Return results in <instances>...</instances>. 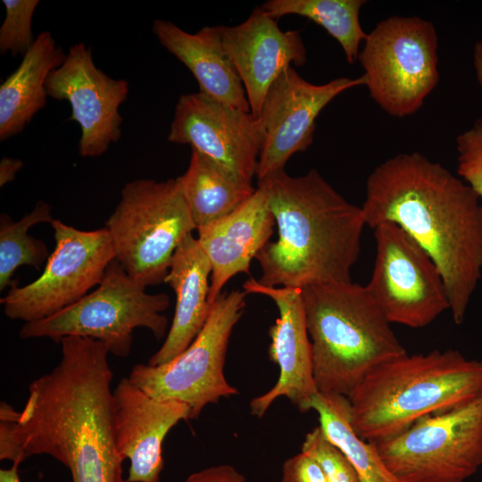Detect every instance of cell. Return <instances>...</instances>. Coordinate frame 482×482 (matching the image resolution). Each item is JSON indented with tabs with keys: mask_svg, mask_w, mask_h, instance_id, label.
I'll list each match as a JSON object with an SVG mask.
<instances>
[{
	"mask_svg": "<svg viewBox=\"0 0 482 482\" xmlns=\"http://www.w3.org/2000/svg\"><path fill=\"white\" fill-rule=\"evenodd\" d=\"M61 360L34 379L21 411L0 405V460L49 455L72 482H128L115 438L108 349L82 337L61 340Z\"/></svg>",
	"mask_w": 482,
	"mask_h": 482,
	"instance_id": "obj_1",
	"label": "cell"
},
{
	"mask_svg": "<svg viewBox=\"0 0 482 482\" xmlns=\"http://www.w3.org/2000/svg\"><path fill=\"white\" fill-rule=\"evenodd\" d=\"M362 210L366 226L394 223L428 253L461 324L482 276V204L471 187L420 153L398 154L369 175Z\"/></svg>",
	"mask_w": 482,
	"mask_h": 482,
	"instance_id": "obj_2",
	"label": "cell"
},
{
	"mask_svg": "<svg viewBox=\"0 0 482 482\" xmlns=\"http://www.w3.org/2000/svg\"><path fill=\"white\" fill-rule=\"evenodd\" d=\"M265 189L278 237L255 259L261 284L302 289L326 283L352 282L366 226L356 206L314 169L299 177L285 170L258 181Z\"/></svg>",
	"mask_w": 482,
	"mask_h": 482,
	"instance_id": "obj_3",
	"label": "cell"
},
{
	"mask_svg": "<svg viewBox=\"0 0 482 482\" xmlns=\"http://www.w3.org/2000/svg\"><path fill=\"white\" fill-rule=\"evenodd\" d=\"M480 395L482 361L453 349L406 353L374 368L348 396L351 424L361 438L378 443Z\"/></svg>",
	"mask_w": 482,
	"mask_h": 482,
	"instance_id": "obj_4",
	"label": "cell"
},
{
	"mask_svg": "<svg viewBox=\"0 0 482 482\" xmlns=\"http://www.w3.org/2000/svg\"><path fill=\"white\" fill-rule=\"evenodd\" d=\"M302 295L319 392L348 397L374 368L407 353L366 286L310 285Z\"/></svg>",
	"mask_w": 482,
	"mask_h": 482,
	"instance_id": "obj_5",
	"label": "cell"
},
{
	"mask_svg": "<svg viewBox=\"0 0 482 482\" xmlns=\"http://www.w3.org/2000/svg\"><path fill=\"white\" fill-rule=\"evenodd\" d=\"M105 228L115 259L145 288L164 283L173 253L195 229L178 178L128 182Z\"/></svg>",
	"mask_w": 482,
	"mask_h": 482,
	"instance_id": "obj_6",
	"label": "cell"
},
{
	"mask_svg": "<svg viewBox=\"0 0 482 482\" xmlns=\"http://www.w3.org/2000/svg\"><path fill=\"white\" fill-rule=\"evenodd\" d=\"M170 306L164 293L149 294L114 259L97 287L78 302L40 320L24 323L21 338L90 337L102 342L109 353L127 357L136 328L149 329L160 339L167 330L163 312Z\"/></svg>",
	"mask_w": 482,
	"mask_h": 482,
	"instance_id": "obj_7",
	"label": "cell"
},
{
	"mask_svg": "<svg viewBox=\"0 0 482 482\" xmlns=\"http://www.w3.org/2000/svg\"><path fill=\"white\" fill-rule=\"evenodd\" d=\"M438 37L434 24L418 16H392L367 33L358 59L364 85L389 115L418 112L436 87Z\"/></svg>",
	"mask_w": 482,
	"mask_h": 482,
	"instance_id": "obj_8",
	"label": "cell"
},
{
	"mask_svg": "<svg viewBox=\"0 0 482 482\" xmlns=\"http://www.w3.org/2000/svg\"><path fill=\"white\" fill-rule=\"evenodd\" d=\"M375 444L399 482H463L482 467V395Z\"/></svg>",
	"mask_w": 482,
	"mask_h": 482,
	"instance_id": "obj_9",
	"label": "cell"
},
{
	"mask_svg": "<svg viewBox=\"0 0 482 482\" xmlns=\"http://www.w3.org/2000/svg\"><path fill=\"white\" fill-rule=\"evenodd\" d=\"M245 291L222 292L211 304L207 320L189 346L167 363L132 367L128 378L152 397L186 403L191 420L209 403L238 394L224 375L231 332L245 305Z\"/></svg>",
	"mask_w": 482,
	"mask_h": 482,
	"instance_id": "obj_10",
	"label": "cell"
},
{
	"mask_svg": "<svg viewBox=\"0 0 482 482\" xmlns=\"http://www.w3.org/2000/svg\"><path fill=\"white\" fill-rule=\"evenodd\" d=\"M51 226L55 247L42 274L26 286L12 285L0 300L11 320H40L73 304L99 285L115 259L105 227L80 230L54 219Z\"/></svg>",
	"mask_w": 482,
	"mask_h": 482,
	"instance_id": "obj_11",
	"label": "cell"
},
{
	"mask_svg": "<svg viewBox=\"0 0 482 482\" xmlns=\"http://www.w3.org/2000/svg\"><path fill=\"white\" fill-rule=\"evenodd\" d=\"M373 229L376 256L366 287L389 322L424 328L450 310L442 275L419 244L394 223Z\"/></svg>",
	"mask_w": 482,
	"mask_h": 482,
	"instance_id": "obj_12",
	"label": "cell"
},
{
	"mask_svg": "<svg viewBox=\"0 0 482 482\" xmlns=\"http://www.w3.org/2000/svg\"><path fill=\"white\" fill-rule=\"evenodd\" d=\"M362 85V76L312 84L292 67L286 70L270 87L259 116L264 139L256 170L258 181L283 170L292 155L305 151L313 141L315 121L321 111L341 93Z\"/></svg>",
	"mask_w": 482,
	"mask_h": 482,
	"instance_id": "obj_13",
	"label": "cell"
},
{
	"mask_svg": "<svg viewBox=\"0 0 482 482\" xmlns=\"http://www.w3.org/2000/svg\"><path fill=\"white\" fill-rule=\"evenodd\" d=\"M264 139L259 118L198 93L182 95L168 141L189 145L245 182L252 183Z\"/></svg>",
	"mask_w": 482,
	"mask_h": 482,
	"instance_id": "obj_14",
	"label": "cell"
},
{
	"mask_svg": "<svg viewBox=\"0 0 482 482\" xmlns=\"http://www.w3.org/2000/svg\"><path fill=\"white\" fill-rule=\"evenodd\" d=\"M46 87L48 96L71 104L70 120L80 128L82 157H98L120 139V107L128 97L129 83L97 68L90 46H71L64 62L48 76Z\"/></svg>",
	"mask_w": 482,
	"mask_h": 482,
	"instance_id": "obj_15",
	"label": "cell"
},
{
	"mask_svg": "<svg viewBox=\"0 0 482 482\" xmlns=\"http://www.w3.org/2000/svg\"><path fill=\"white\" fill-rule=\"evenodd\" d=\"M246 294L263 295L274 301L279 317L270 328L268 353L279 368V376L268 392L252 399L251 413L262 418L278 398L285 396L301 412L311 410L319 392L313 375L312 344L303 308L302 289L268 287L250 278L243 285Z\"/></svg>",
	"mask_w": 482,
	"mask_h": 482,
	"instance_id": "obj_16",
	"label": "cell"
},
{
	"mask_svg": "<svg viewBox=\"0 0 482 482\" xmlns=\"http://www.w3.org/2000/svg\"><path fill=\"white\" fill-rule=\"evenodd\" d=\"M115 438L120 457L129 461L128 482H160L162 444L181 420H191L184 402L152 397L123 378L113 389Z\"/></svg>",
	"mask_w": 482,
	"mask_h": 482,
	"instance_id": "obj_17",
	"label": "cell"
},
{
	"mask_svg": "<svg viewBox=\"0 0 482 482\" xmlns=\"http://www.w3.org/2000/svg\"><path fill=\"white\" fill-rule=\"evenodd\" d=\"M223 48L241 79L251 112L259 118L266 96L291 64L303 66L306 49L298 30L283 31L256 7L242 23L220 26Z\"/></svg>",
	"mask_w": 482,
	"mask_h": 482,
	"instance_id": "obj_18",
	"label": "cell"
},
{
	"mask_svg": "<svg viewBox=\"0 0 482 482\" xmlns=\"http://www.w3.org/2000/svg\"><path fill=\"white\" fill-rule=\"evenodd\" d=\"M275 224L265 189L258 186L253 195L232 212L196 229L198 242L212 267L210 305L231 278L249 273L252 260L270 242Z\"/></svg>",
	"mask_w": 482,
	"mask_h": 482,
	"instance_id": "obj_19",
	"label": "cell"
},
{
	"mask_svg": "<svg viewBox=\"0 0 482 482\" xmlns=\"http://www.w3.org/2000/svg\"><path fill=\"white\" fill-rule=\"evenodd\" d=\"M210 262L198 239L188 235L178 246L164 279L176 294V306L167 337L149 359L151 366L173 360L194 341L210 311Z\"/></svg>",
	"mask_w": 482,
	"mask_h": 482,
	"instance_id": "obj_20",
	"label": "cell"
},
{
	"mask_svg": "<svg viewBox=\"0 0 482 482\" xmlns=\"http://www.w3.org/2000/svg\"><path fill=\"white\" fill-rule=\"evenodd\" d=\"M153 32L159 43L191 71L200 93L251 112L241 79L223 48L220 26H205L188 33L170 21L158 19L153 23Z\"/></svg>",
	"mask_w": 482,
	"mask_h": 482,
	"instance_id": "obj_21",
	"label": "cell"
},
{
	"mask_svg": "<svg viewBox=\"0 0 482 482\" xmlns=\"http://www.w3.org/2000/svg\"><path fill=\"white\" fill-rule=\"evenodd\" d=\"M50 31L41 32L0 86V140L21 133L45 106L46 80L65 60Z\"/></svg>",
	"mask_w": 482,
	"mask_h": 482,
	"instance_id": "obj_22",
	"label": "cell"
},
{
	"mask_svg": "<svg viewBox=\"0 0 482 482\" xmlns=\"http://www.w3.org/2000/svg\"><path fill=\"white\" fill-rule=\"evenodd\" d=\"M195 229L232 212L256 188L195 150L178 177Z\"/></svg>",
	"mask_w": 482,
	"mask_h": 482,
	"instance_id": "obj_23",
	"label": "cell"
},
{
	"mask_svg": "<svg viewBox=\"0 0 482 482\" xmlns=\"http://www.w3.org/2000/svg\"><path fill=\"white\" fill-rule=\"evenodd\" d=\"M310 407L318 413L326 436L350 461L360 482H399L386 467L376 444L363 440L353 429L348 397L318 392Z\"/></svg>",
	"mask_w": 482,
	"mask_h": 482,
	"instance_id": "obj_24",
	"label": "cell"
},
{
	"mask_svg": "<svg viewBox=\"0 0 482 482\" xmlns=\"http://www.w3.org/2000/svg\"><path fill=\"white\" fill-rule=\"evenodd\" d=\"M364 0H269L261 7L274 20L295 14L322 27L341 46L347 62L358 59L367 37L360 22Z\"/></svg>",
	"mask_w": 482,
	"mask_h": 482,
	"instance_id": "obj_25",
	"label": "cell"
},
{
	"mask_svg": "<svg viewBox=\"0 0 482 482\" xmlns=\"http://www.w3.org/2000/svg\"><path fill=\"white\" fill-rule=\"evenodd\" d=\"M54 220L51 207L39 202L20 220H12L6 213L0 216V290L15 284V270L22 266L40 270L50 254L46 245L30 235L29 229L36 224Z\"/></svg>",
	"mask_w": 482,
	"mask_h": 482,
	"instance_id": "obj_26",
	"label": "cell"
},
{
	"mask_svg": "<svg viewBox=\"0 0 482 482\" xmlns=\"http://www.w3.org/2000/svg\"><path fill=\"white\" fill-rule=\"evenodd\" d=\"M5 17L0 27V53L22 57L36 38L32 34V19L38 0H3Z\"/></svg>",
	"mask_w": 482,
	"mask_h": 482,
	"instance_id": "obj_27",
	"label": "cell"
},
{
	"mask_svg": "<svg viewBox=\"0 0 482 482\" xmlns=\"http://www.w3.org/2000/svg\"><path fill=\"white\" fill-rule=\"evenodd\" d=\"M301 452L318 462L328 482H360L350 461L326 436L320 426L315 427L305 435Z\"/></svg>",
	"mask_w": 482,
	"mask_h": 482,
	"instance_id": "obj_28",
	"label": "cell"
},
{
	"mask_svg": "<svg viewBox=\"0 0 482 482\" xmlns=\"http://www.w3.org/2000/svg\"><path fill=\"white\" fill-rule=\"evenodd\" d=\"M457 173L482 200V117L456 138Z\"/></svg>",
	"mask_w": 482,
	"mask_h": 482,
	"instance_id": "obj_29",
	"label": "cell"
},
{
	"mask_svg": "<svg viewBox=\"0 0 482 482\" xmlns=\"http://www.w3.org/2000/svg\"><path fill=\"white\" fill-rule=\"evenodd\" d=\"M282 482H328L318 462L301 452L285 461Z\"/></svg>",
	"mask_w": 482,
	"mask_h": 482,
	"instance_id": "obj_30",
	"label": "cell"
},
{
	"mask_svg": "<svg viewBox=\"0 0 482 482\" xmlns=\"http://www.w3.org/2000/svg\"><path fill=\"white\" fill-rule=\"evenodd\" d=\"M185 482H245V478L233 466L220 464L194 472Z\"/></svg>",
	"mask_w": 482,
	"mask_h": 482,
	"instance_id": "obj_31",
	"label": "cell"
},
{
	"mask_svg": "<svg viewBox=\"0 0 482 482\" xmlns=\"http://www.w3.org/2000/svg\"><path fill=\"white\" fill-rule=\"evenodd\" d=\"M23 162L20 159L4 157L0 162V187L12 182L19 170L23 167Z\"/></svg>",
	"mask_w": 482,
	"mask_h": 482,
	"instance_id": "obj_32",
	"label": "cell"
},
{
	"mask_svg": "<svg viewBox=\"0 0 482 482\" xmlns=\"http://www.w3.org/2000/svg\"><path fill=\"white\" fill-rule=\"evenodd\" d=\"M473 66L477 80L482 87V40L478 41L474 46Z\"/></svg>",
	"mask_w": 482,
	"mask_h": 482,
	"instance_id": "obj_33",
	"label": "cell"
},
{
	"mask_svg": "<svg viewBox=\"0 0 482 482\" xmlns=\"http://www.w3.org/2000/svg\"><path fill=\"white\" fill-rule=\"evenodd\" d=\"M0 482H21L19 475V464L13 463L9 469H1Z\"/></svg>",
	"mask_w": 482,
	"mask_h": 482,
	"instance_id": "obj_34",
	"label": "cell"
}]
</instances>
